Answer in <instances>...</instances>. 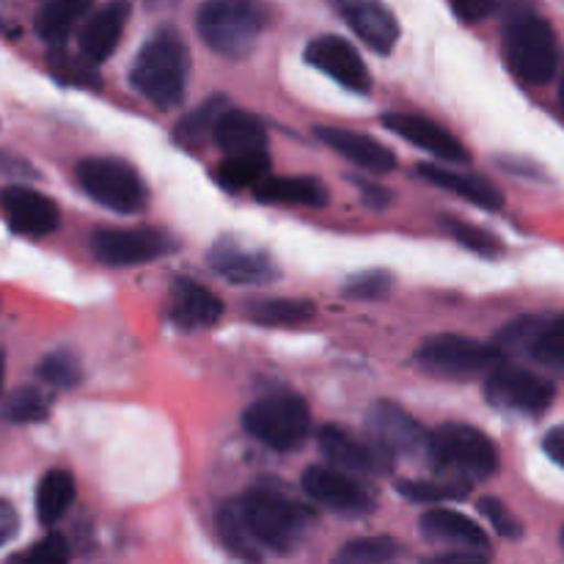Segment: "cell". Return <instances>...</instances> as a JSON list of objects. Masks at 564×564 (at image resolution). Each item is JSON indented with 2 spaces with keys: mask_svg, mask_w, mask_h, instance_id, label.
Returning a JSON list of instances; mask_svg holds the SVG:
<instances>
[{
  "mask_svg": "<svg viewBox=\"0 0 564 564\" xmlns=\"http://www.w3.org/2000/svg\"><path fill=\"white\" fill-rule=\"evenodd\" d=\"M187 69H191V55L185 42L176 31L163 28L141 47L132 64L130 83L158 108H174L185 97Z\"/></svg>",
  "mask_w": 564,
  "mask_h": 564,
  "instance_id": "1",
  "label": "cell"
},
{
  "mask_svg": "<svg viewBox=\"0 0 564 564\" xmlns=\"http://www.w3.org/2000/svg\"><path fill=\"white\" fill-rule=\"evenodd\" d=\"M430 460L444 479L474 488L499 471L496 444L471 424H441L430 435Z\"/></svg>",
  "mask_w": 564,
  "mask_h": 564,
  "instance_id": "2",
  "label": "cell"
},
{
  "mask_svg": "<svg viewBox=\"0 0 564 564\" xmlns=\"http://www.w3.org/2000/svg\"><path fill=\"white\" fill-rule=\"evenodd\" d=\"M242 516H246L248 527H251L253 540L262 545V551H273V554H286L295 549L306 534L308 523H312V512L295 499L284 496L275 488H251L240 499Z\"/></svg>",
  "mask_w": 564,
  "mask_h": 564,
  "instance_id": "3",
  "label": "cell"
},
{
  "mask_svg": "<svg viewBox=\"0 0 564 564\" xmlns=\"http://www.w3.org/2000/svg\"><path fill=\"white\" fill-rule=\"evenodd\" d=\"M505 58L518 80L545 86L554 77L560 61L554 28L532 11L512 14L505 28Z\"/></svg>",
  "mask_w": 564,
  "mask_h": 564,
  "instance_id": "4",
  "label": "cell"
},
{
  "mask_svg": "<svg viewBox=\"0 0 564 564\" xmlns=\"http://www.w3.org/2000/svg\"><path fill=\"white\" fill-rule=\"evenodd\" d=\"M196 25L209 50L242 58L262 33L264 9L257 0H209L198 11Z\"/></svg>",
  "mask_w": 564,
  "mask_h": 564,
  "instance_id": "5",
  "label": "cell"
},
{
  "mask_svg": "<svg viewBox=\"0 0 564 564\" xmlns=\"http://www.w3.org/2000/svg\"><path fill=\"white\" fill-rule=\"evenodd\" d=\"M242 424L259 444L275 452H292L308 438L312 416L301 397L284 391V394H270L253 402L242 416Z\"/></svg>",
  "mask_w": 564,
  "mask_h": 564,
  "instance_id": "6",
  "label": "cell"
},
{
  "mask_svg": "<svg viewBox=\"0 0 564 564\" xmlns=\"http://www.w3.org/2000/svg\"><path fill=\"white\" fill-rule=\"evenodd\" d=\"M77 182L83 193L113 213H141L149 202V193L138 171L130 163L116 158H88L77 163Z\"/></svg>",
  "mask_w": 564,
  "mask_h": 564,
  "instance_id": "7",
  "label": "cell"
},
{
  "mask_svg": "<svg viewBox=\"0 0 564 564\" xmlns=\"http://www.w3.org/2000/svg\"><path fill=\"white\" fill-rule=\"evenodd\" d=\"M501 350L496 345H482L460 334L430 336L416 352V364L438 378H477L501 364Z\"/></svg>",
  "mask_w": 564,
  "mask_h": 564,
  "instance_id": "8",
  "label": "cell"
},
{
  "mask_svg": "<svg viewBox=\"0 0 564 564\" xmlns=\"http://www.w3.org/2000/svg\"><path fill=\"white\" fill-rule=\"evenodd\" d=\"M501 356H529L540 367L564 378V314L562 317H523L499 334Z\"/></svg>",
  "mask_w": 564,
  "mask_h": 564,
  "instance_id": "9",
  "label": "cell"
},
{
  "mask_svg": "<svg viewBox=\"0 0 564 564\" xmlns=\"http://www.w3.org/2000/svg\"><path fill=\"white\" fill-rule=\"evenodd\" d=\"M485 394H488L490 405L501 408V411L538 416L554 402V386L523 367L496 364L488 375V383H485Z\"/></svg>",
  "mask_w": 564,
  "mask_h": 564,
  "instance_id": "10",
  "label": "cell"
},
{
  "mask_svg": "<svg viewBox=\"0 0 564 564\" xmlns=\"http://www.w3.org/2000/svg\"><path fill=\"white\" fill-rule=\"evenodd\" d=\"M171 248H176V242L158 229H99L91 237L94 257L110 268L152 262L165 257Z\"/></svg>",
  "mask_w": 564,
  "mask_h": 564,
  "instance_id": "11",
  "label": "cell"
},
{
  "mask_svg": "<svg viewBox=\"0 0 564 564\" xmlns=\"http://www.w3.org/2000/svg\"><path fill=\"white\" fill-rule=\"evenodd\" d=\"M367 430L372 444L391 457H419L430 449V435L422 424L394 402H375L367 413Z\"/></svg>",
  "mask_w": 564,
  "mask_h": 564,
  "instance_id": "12",
  "label": "cell"
},
{
  "mask_svg": "<svg viewBox=\"0 0 564 564\" xmlns=\"http://www.w3.org/2000/svg\"><path fill=\"white\" fill-rule=\"evenodd\" d=\"M303 490L308 499L317 505L328 507L334 512H347V516H358V512L372 510V494L367 485L358 482L356 477L345 471V468H330V466H308L301 479Z\"/></svg>",
  "mask_w": 564,
  "mask_h": 564,
  "instance_id": "13",
  "label": "cell"
},
{
  "mask_svg": "<svg viewBox=\"0 0 564 564\" xmlns=\"http://www.w3.org/2000/svg\"><path fill=\"white\" fill-rule=\"evenodd\" d=\"M209 268L231 284H270L281 275L279 264L268 253L231 237H224L209 248Z\"/></svg>",
  "mask_w": 564,
  "mask_h": 564,
  "instance_id": "14",
  "label": "cell"
},
{
  "mask_svg": "<svg viewBox=\"0 0 564 564\" xmlns=\"http://www.w3.org/2000/svg\"><path fill=\"white\" fill-rule=\"evenodd\" d=\"M306 61L334 77L339 86L350 88V91H369L372 88V77H369L367 64L361 61L358 50L350 42L339 36H319L308 42Z\"/></svg>",
  "mask_w": 564,
  "mask_h": 564,
  "instance_id": "15",
  "label": "cell"
},
{
  "mask_svg": "<svg viewBox=\"0 0 564 564\" xmlns=\"http://www.w3.org/2000/svg\"><path fill=\"white\" fill-rule=\"evenodd\" d=\"M347 25L375 53H391L400 39V25L383 0H334Z\"/></svg>",
  "mask_w": 564,
  "mask_h": 564,
  "instance_id": "16",
  "label": "cell"
},
{
  "mask_svg": "<svg viewBox=\"0 0 564 564\" xmlns=\"http://www.w3.org/2000/svg\"><path fill=\"white\" fill-rule=\"evenodd\" d=\"M317 441L323 455L336 468H345L350 474H386L391 468V455H386L378 444H364L334 424L319 430Z\"/></svg>",
  "mask_w": 564,
  "mask_h": 564,
  "instance_id": "17",
  "label": "cell"
},
{
  "mask_svg": "<svg viewBox=\"0 0 564 564\" xmlns=\"http://www.w3.org/2000/svg\"><path fill=\"white\" fill-rule=\"evenodd\" d=\"M383 124L400 138L411 141L413 147L444 160V163H466L468 160L466 147L449 130L435 124L433 119H424V116L416 113H389L383 116Z\"/></svg>",
  "mask_w": 564,
  "mask_h": 564,
  "instance_id": "18",
  "label": "cell"
},
{
  "mask_svg": "<svg viewBox=\"0 0 564 564\" xmlns=\"http://www.w3.org/2000/svg\"><path fill=\"white\" fill-rule=\"evenodd\" d=\"M3 209L6 220H9L11 231L25 237H44L50 231L58 229L61 215L55 202L42 196L39 191L31 187L14 185L3 193Z\"/></svg>",
  "mask_w": 564,
  "mask_h": 564,
  "instance_id": "19",
  "label": "cell"
},
{
  "mask_svg": "<svg viewBox=\"0 0 564 564\" xmlns=\"http://www.w3.org/2000/svg\"><path fill=\"white\" fill-rule=\"evenodd\" d=\"M130 17V0H108L80 28V53L91 64H102L116 53Z\"/></svg>",
  "mask_w": 564,
  "mask_h": 564,
  "instance_id": "20",
  "label": "cell"
},
{
  "mask_svg": "<svg viewBox=\"0 0 564 564\" xmlns=\"http://www.w3.org/2000/svg\"><path fill=\"white\" fill-rule=\"evenodd\" d=\"M224 317V301L204 284L191 279H176L171 286V319L176 328H209Z\"/></svg>",
  "mask_w": 564,
  "mask_h": 564,
  "instance_id": "21",
  "label": "cell"
},
{
  "mask_svg": "<svg viewBox=\"0 0 564 564\" xmlns=\"http://www.w3.org/2000/svg\"><path fill=\"white\" fill-rule=\"evenodd\" d=\"M317 138L325 147L334 149L336 154L361 165V169L372 171V174H386V171L397 165L394 152H389L383 143L372 141V138L361 135V132L339 130V127H317Z\"/></svg>",
  "mask_w": 564,
  "mask_h": 564,
  "instance_id": "22",
  "label": "cell"
},
{
  "mask_svg": "<svg viewBox=\"0 0 564 564\" xmlns=\"http://www.w3.org/2000/svg\"><path fill=\"white\" fill-rule=\"evenodd\" d=\"M422 534L433 543H446L457 551H488L482 527L455 510H433L422 518Z\"/></svg>",
  "mask_w": 564,
  "mask_h": 564,
  "instance_id": "23",
  "label": "cell"
},
{
  "mask_svg": "<svg viewBox=\"0 0 564 564\" xmlns=\"http://www.w3.org/2000/svg\"><path fill=\"white\" fill-rule=\"evenodd\" d=\"M419 174L433 185L444 187V191L455 193V196L466 198L468 204H477L482 209H501L505 207V196L494 182L482 180V176L466 174L457 169H438V165H422Z\"/></svg>",
  "mask_w": 564,
  "mask_h": 564,
  "instance_id": "24",
  "label": "cell"
},
{
  "mask_svg": "<svg viewBox=\"0 0 564 564\" xmlns=\"http://www.w3.org/2000/svg\"><path fill=\"white\" fill-rule=\"evenodd\" d=\"M257 198L268 204H292V207H325L328 191L314 176H264L257 185Z\"/></svg>",
  "mask_w": 564,
  "mask_h": 564,
  "instance_id": "25",
  "label": "cell"
},
{
  "mask_svg": "<svg viewBox=\"0 0 564 564\" xmlns=\"http://www.w3.org/2000/svg\"><path fill=\"white\" fill-rule=\"evenodd\" d=\"M215 143L226 154L264 152V147H268V132H264V124L253 113L226 108V113L218 121V130H215Z\"/></svg>",
  "mask_w": 564,
  "mask_h": 564,
  "instance_id": "26",
  "label": "cell"
},
{
  "mask_svg": "<svg viewBox=\"0 0 564 564\" xmlns=\"http://www.w3.org/2000/svg\"><path fill=\"white\" fill-rule=\"evenodd\" d=\"M88 9H91V0H47L36 17L39 36L53 47H64L72 28L88 14Z\"/></svg>",
  "mask_w": 564,
  "mask_h": 564,
  "instance_id": "27",
  "label": "cell"
},
{
  "mask_svg": "<svg viewBox=\"0 0 564 564\" xmlns=\"http://www.w3.org/2000/svg\"><path fill=\"white\" fill-rule=\"evenodd\" d=\"M75 501V479L69 471H47L36 488V516L44 527H53L55 521L69 512Z\"/></svg>",
  "mask_w": 564,
  "mask_h": 564,
  "instance_id": "28",
  "label": "cell"
},
{
  "mask_svg": "<svg viewBox=\"0 0 564 564\" xmlns=\"http://www.w3.org/2000/svg\"><path fill=\"white\" fill-rule=\"evenodd\" d=\"M314 303L312 301H297V297H273V301H253L246 306V314L257 325L264 328H295V325L308 323L314 317Z\"/></svg>",
  "mask_w": 564,
  "mask_h": 564,
  "instance_id": "29",
  "label": "cell"
},
{
  "mask_svg": "<svg viewBox=\"0 0 564 564\" xmlns=\"http://www.w3.org/2000/svg\"><path fill=\"white\" fill-rule=\"evenodd\" d=\"M218 534L224 540L226 549L235 556H242V560H262L264 551L262 545L253 540L251 527H248L246 516H242L240 499L229 501V505L220 507L218 512Z\"/></svg>",
  "mask_w": 564,
  "mask_h": 564,
  "instance_id": "30",
  "label": "cell"
},
{
  "mask_svg": "<svg viewBox=\"0 0 564 564\" xmlns=\"http://www.w3.org/2000/svg\"><path fill=\"white\" fill-rule=\"evenodd\" d=\"M268 152L226 154V160L218 165V171H215V180H218L226 191H246V187H257L259 182L268 176Z\"/></svg>",
  "mask_w": 564,
  "mask_h": 564,
  "instance_id": "31",
  "label": "cell"
},
{
  "mask_svg": "<svg viewBox=\"0 0 564 564\" xmlns=\"http://www.w3.org/2000/svg\"><path fill=\"white\" fill-rule=\"evenodd\" d=\"M224 113V97L207 99L202 108L193 110L191 116H185V119L180 121V127H176V141L185 143L187 149H202L207 141H215V130H218V121Z\"/></svg>",
  "mask_w": 564,
  "mask_h": 564,
  "instance_id": "32",
  "label": "cell"
},
{
  "mask_svg": "<svg viewBox=\"0 0 564 564\" xmlns=\"http://www.w3.org/2000/svg\"><path fill=\"white\" fill-rule=\"evenodd\" d=\"M402 554V545L391 538H364L352 540L345 549L336 554V562L345 564H378V562H391L394 556Z\"/></svg>",
  "mask_w": 564,
  "mask_h": 564,
  "instance_id": "33",
  "label": "cell"
},
{
  "mask_svg": "<svg viewBox=\"0 0 564 564\" xmlns=\"http://www.w3.org/2000/svg\"><path fill=\"white\" fill-rule=\"evenodd\" d=\"M50 413V397L42 389H33V386H22L14 394L9 397V405H6V419L14 424H33L47 419Z\"/></svg>",
  "mask_w": 564,
  "mask_h": 564,
  "instance_id": "34",
  "label": "cell"
},
{
  "mask_svg": "<svg viewBox=\"0 0 564 564\" xmlns=\"http://www.w3.org/2000/svg\"><path fill=\"white\" fill-rule=\"evenodd\" d=\"M36 375L53 389H72V386L80 383V361L69 350H55L42 358Z\"/></svg>",
  "mask_w": 564,
  "mask_h": 564,
  "instance_id": "35",
  "label": "cell"
},
{
  "mask_svg": "<svg viewBox=\"0 0 564 564\" xmlns=\"http://www.w3.org/2000/svg\"><path fill=\"white\" fill-rule=\"evenodd\" d=\"M91 61L86 58V55L80 53V58H72V55H66L64 50L55 47L53 53H50V69H53V75L58 77L61 83H77V86H97V72H94Z\"/></svg>",
  "mask_w": 564,
  "mask_h": 564,
  "instance_id": "36",
  "label": "cell"
},
{
  "mask_svg": "<svg viewBox=\"0 0 564 564\" xmlns=\"http://www.w3.org/2000/svg\"><path fill=\"white\" fill-rule=\"evenodd\" d=\"M444 229L449 231V235L455 237L463 248H468V251L482 253V257H496V253H501V242L496 240L490 231L479 229V226L466 224V220L444 218Z\"/></svg>",
  "mask_w": 564,
  "mask_h": 564,
  "instance_id": "37",
  "label": "cell"
},
{
  "mask_svg": "<svg viewBox=\"0 0 564 564\" xmlns=\"http://www.w3.org/2000/svg\"><path fill=\"white\" fill-rule=\"evenodd\" d=\"M391 286H394V275L389 270H367L347 281L345 295L356 297V301H383L389 297Z\"/></svg>",
  "mask_w": 564,
  "mask_h": 564,
  "instance_id": "38",
  "label": "cell"
},
{
  "mask_svg": "<svg viewBox=\"0 0 564 564\" xmlns=\"http://www.w3.org/2000/svg\"><path fill=\"white\" fill-rule=\"evenodd\" d=\"M397 488L408 501H452L471 490L468 485L452 482V479L444 477H441V482H400Z\"/></svg>",
  "mask_w": 564,
  "mask_h": 564,
  "instance_id": "39",
  "label": "cell"
},
{
  "mask_svg": "<svg viewBox=\"0 0 564 564\" xmlns=\"http://www.w3.org/2000/svg\"><path fill=\"white\" fill-rule=\"evenodd\" d=\"M479 512H482V516L488 518L490 527H494L496 532L501 534V538L518 540L523 534L521 521H518V518L512 516V512L507 510V507L501 505L499 499H494V496H488V499L479 501Z\"/></svg>",
  "mask_w": 564,
  "mask_h": 564,
  "instance_id": "40",
  "label": "cell"
},
{
  "mask_svg": "<svg viewBox=\"0 0 564 564\" xmlns=\"http://www.w3.org/2000/svg\"><path fill=\"white\" fill-rule=\"evenodd\" d=\"M20 560L36 564H61L69 560V545H66V540L61 538V534H47L42 543H36L31 551H25Z\"/></svg>",
  "mask_w": 564,
  "mask_h": 564,
  "instance_id": "41",
  "label": "cell"
},
{
  "mask_svg": "<svg viewBox=\"0 0 564 564\" xmlns=\"http://www.w3.org/2000/svg\"><path fill=\"white\" fill-rule=\"evenodd\" d=\"M449 6L463 22H479L496 9V0H449Z\"/></svg>",
  "mask_w": 564,
  "mask_h": 564,
  "instance_id": "42",
  "label": "cell"
},
{
  "mask_svg": "<svg viewBox=\"0 0 564 564\" xmlns=\"http://www.w3.org/2000/svg\"><path fill=\"white\" fill-rule=\"evenodd\" d=\"M17 532H20V516H17V510L9 501L0 499V549L6 543H11L17 538Z\"/></svg>",
  "mask_w": 564,
  "mask_h": 564,
  "instance_id": "43",
  "label": "cell"
},
{
  "mask_svg": "<svg viewBox=\"0 0 564 564\" xmlns=\"http://www.w3.org/2000/svg\"><path fill=\"white\" fill-rule=\"evenodd\" d=\"M543 449L551 460L564 466V424H560V427H554L549 435H545Z\"/></svg>",
  "mask_w": 564,
  "mask_h": 564,
  "instance_id": "44",
  "label": "cell"
},
{
  "mask_svg": "<svg viewBox=\"0 0 564 564\" xmlns=\"http://www.w3.org/2000/svg\"><path fill=\"white\" fill-rule=\"evenodd\" d=\"M358 187H361V193H364V202H367L372 209H383L386 204L391 202L389 193H386L383 187L367 185V182H358Z\"/></svg>",
  "mask_w": 564,
  "mask_h": 564,
  "instance_id": "45",
  "label": "cell"
},
{
  "mask_svg": "<svg viewBox=\"0 0 564 564\" xmlns=\"http://www.w3.org/2000/svg\"><path fill=\"white\" fill-rule=\"evenodd\" d=\"M0 389H3V352H0Z\"/></svg>",
  "mask_w": 564,
  "mask_h": 564,
  "instance_id": "46",
  "label": "cell"
},
{
  "mask_svg": "<svg viewBox=\"0 0 564 564\" xmlns=\"http://www.w3.org/2000/svg\"><path fill=\"white\" fill-rule=\"evenodd\" d=\"M560 99H562V108H564V77H562V86H560Z\"/></svg>",
  "mask_w": 564,
  "mask_h": 564,
  "instance_id": "47",
  "label": "cell"
},
{
  "mask_svg": "<svg viewBox=\"0 0 564 564\" xmlns=\"http://www.w3.org/2000/svg\"><path fill=\"white\" fill-rule=\"evenodd\" d=\"M562 543H564V532H562Z\"/></svg>",
  "mask_w": 564,
  "mask_h": 564,
  "instance_id": "48",
  "label": "cell"
}]
</instances>
